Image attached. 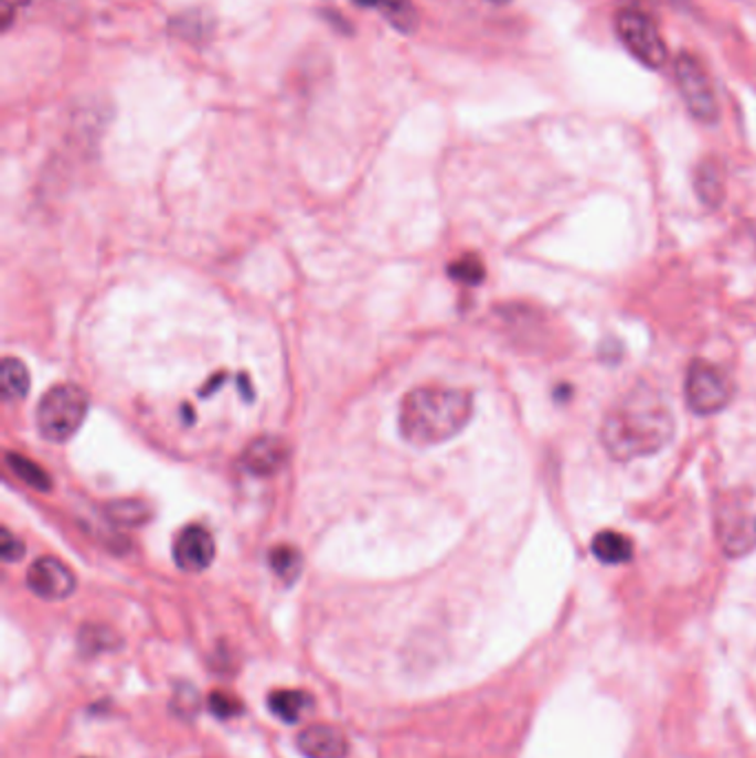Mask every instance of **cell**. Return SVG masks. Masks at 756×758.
<instances>
[{"mask_svg": "<svg viewBox=\"0 0 756 758\" xmlns=\"http://www.w3.org/2000/svg\"><path fill=\"white\" fill-rule=\"evenodd\" d=\"M298 749L305 758H347V734L329 723H316L298 734Z\"/></svg>", "mask_w": 756, "mask_h": 758, "instance_id": "cell-11", "label": "cell"}, {"mask_svg": "<svg viewBox=\"0 0 756 758\" xmlns=\"http://www.w3.org/2000/svg\"><path fill=\"white\" fill-rule=\"evenodd\" d=\"M632 542L617 533V531H604L599 535H595L593 540V555L608 566H619V564H628L632 559Z\"/></svg>", "mask_w": 756, "mask_h": 758, "instance_id": "cell-15", "label": "cell"}, {"mask_svg": "<svg viewBox=\"0 0 756 758\" xmlns=\"http://www.w3.org/2000/svg\"><path fill=\"white\" fill-rule=\"evenodd\" d=\"M732 397H734V384L725 375L723 369L705 360H694L688 366L685 399L692 413L714 415L723 410L732 402Z\"/></svg>", "mask_w": 756, "mask_h": 758, "instance_id": "cell-7", "label": "cell"}, {"mask_svg": "<svg viewBox=\"0 0 756 758\" xmlns=\"http://www.w3.org/2000/svg\"><path fill=\"white\" fill-rule=\"evenodd\" d=\"M714 533L721 551L732 559L756 551V477L718 497L714 509Z\"/></svg>", "mask_w": 756, "mask_h": 758, "instance_id": "cell-3", "label": "cell"}, {"mask_svg": "<svg viewBox=\"0 0 756 758\" xmlns=\"http://www.w3.org/2000/svg\"><path fill=\"white\" fill-rule=\"evenodd\" d=\"M89 395L76 384H56L39 402L36 424L47 441H70L85 424Z\"/></svg>", "mask_w": 756, "mask_h": 758, "instance_id": "cell-4", "label": "cell"}, {"mask_svg": "<svg viewBox=\"0 0 756 758\" xmlns=\"http://www.w3.org/2000/svg\"><path fill=\"white\" fill-rule=\"evenodd\" d=\"M213 557H215V542L204 526L191 524L178 533L173 542V559L180 570L191 573V575L204 573L213 564Z\"/></svg>", "mask_w": 756, "mask_h": 758, "instance_id": "cell-9", "label": "cell"}, {"mask_svg": "<svg viewBox=\"0 0 756 758\" xmlns=\"http://www.w3.org/2000/svg\"><path fill=\"white\" fill-rule=\"evenodd\" d=\"M6 461L10 466V470L21 479L25 481L30 488H36V490H50L52 485V479L50 474L32 459L19 455V452H8L6 455Z\"/></svg>", "mask_w": 756, "mask_h": 758, "instance_id": "cell-17", "label": "cell"}, {"mask_svg": "<svg viewBox=\"0 0 756 758\" xmlns=\"http://www.w3.org/2000/svg\"><path fill=\"white\" fill-rule=\"evenodd\" d=\"M694 191L705 206H710V209L721 206V202L725 197V180H723L721 167L714 160H703L696 167Z\"/></svg>", "mask_w": 756, "mask_h": 758, "instance_id": "cell-13", "label": "cell"}, {"mask_svg": "<svg viewBox=\"0 0 756 758\" xmlns=\"http://www.w3.org/2000/svg\"><path fill=\"white\" fill-rule=\"evenodd\" d=\"M289 461V446L285 439L265 435L251 441L242 452V466L251 474L271 477L280 472Z\"/></svg>", "mask_w": 756, "mask_h": 758, "instance_id": "cell-10", "label": "cell"}, {"mask_svg": "<svg viewBox=\"0 0 756 758\" xmlns=\"http://www.w3.org/2000/svg\"><path fill=\"white\" fill-rule=\"evenodd\" d=\"M30 6V0H0V19H3V32L12 28L19 12Z\"/></svg>", "mask_w": 756, "mask_h": 758, "instance_id": "cell-24", "label": "cell"}, {"mask_svg": "<svg viewBox=\"0 0 756 758\" xmlns=\"http://www.w3.org/2000/svg\"><path fill=\"white\" fill-rule=\"evenodd\" d=\"M209 709H211L217 718L226 720V718H233V716L242 714V701H239L237 696L228 694V692L213 690V692L209 694Z\"/></svg>", "mask_w": 756, "mask_h": 758, "instance_id": "cell-22", "label": "cell"}, {"mask_svg": "<svg viewBox=\"0 0 756 758\" xmlns=\"http://www.w3.org/2000/svg\"><path fill=\"white\" fill-rule=\"evenodd\" d=\"M492 3H509V0H492Z\"/></svg>", "mask_w": 756, "mask_h": 758, "instance_id": "cell-25", "label": "cell"}, {"mask_svg": "<svg viewBox=\"0 0 756 758\" xmlns=\"http://www.w3.org/2000/svg\"><path fill=\"white\" fill-rule=\"evenodd\" d=\"M674 435V413L668 397L650 386H632L610 406L601 421V444L617 461L659 452Z\"/></svg>", "mask_w": 756, "mask_h": 758, "instance_id": "cell-1", "label": "cell"}, {"mask_svg": "<svg viewBox=\"0 0 756 758\" xmlns=\"http://www.w3.org/2000/svg\"><path fill=\"white\" fill-rule=\"evenodd\" d=\"M0 555H3V559L8 564H14V562L23 559V555H25L23 542L19 537H14L8 529L3 531V546H0Z\"/></svg>", "mask_w": 756, "mask_h": 758, "instance_id": "cell-23", "label": "cell"}, {"mask_svg": "<svg viewBox=\"0 0 756 758\" xmlns=\"http://www.w3.org/2000/svg\"><path fill=\"white\" fill-rule=\"evenodd\" d=\"M107 515L114 524L120 526H142L151 517V511L145 505V501H114Z\"/></svg>", "mask_w": 756, "mask_h": 758, "instance_id": "cell-19", "label": "cell"}, {"mask_svg": "<svg viewBox=\"0 0 756 758\" xmlns=\"http://www.w3.org/2000/svg\"><path fill=\"white\" fill-rule=\"evenodd\" d=\"M472 417V395L461 388L422 386L402 399L400 433L417 446L430 448L457 437Z\"/></svg>", "mask_w": 756, "mask_h": 758, "instance_id": "cell-2", "label": "cell"}, {"mask_svg": "<svg viewBox=\"0 0 756 758\" xmlns=\"http://www.w3.org/2000/svg\"><path fill=\"white\" fill-rule=\"evenodd\" d=\"M111 641H116V634H111L107 628L87 626V628L81 632V648H83L85 652H89V654L111 650Z\"/></svg>", "mask_w": 756, "mask_h": 758, "instance_id": "cell-21", "label": "cell"}, {"mask_svg": "<svg viewBox=\"0 0 756 758\" xmlns=\"http://www.w3.org/2000/svg\"><path fill=\"white\" fill-rule=\"evenodd\" d=\"M448 276L461 285H468V287H475V285H481L483 282V276H486V269H483V263L472 256V253H468V256H461L459 260H455L450 267H448Z\"/></svg>", "mask_w": 756, "mask_h": 758, "instance_id": "cell-20", "label": "cell"}, {"mask_svg": "<svg viewBox=\"0 0 756 758\" xmlns=\"http://www.w3.org/2000/svg\"><path fill=\"white\" fill-rule=\"evenodd\" d=\"M615 30L626 50L648 70H661L668 61V47L657 23L639 10H621L615 17Z\"/></svg>", "mask_w": 756, "mask_h": 758, "instance_id": "cell-5", "label": "cell"}, {"mask_svg": "<svg viewBox=\"0 0 756 758\" xmlns=\"http://www.w3.org/2000/svg\"><path fill=\"white\" fill-rule=\"evenodd\" d=\"M269 709L285 723H298L302 714L313 705V698L305 690H276L267 698Z\"/></svg>", "mask_w": 756, "mask_h": 758, "instance_id": "cell-14", "label": "cell"}, {"mask_svg": "<svg viewBox=\"0 0 756 758\" xmlns=\"http://www.w3.org/2000/svg\"><path fill=\"white\" fill-rule=\"evenodd\" d=\"M0 386H3V397L8 402L28 397L30 386H32L28 366L17 357H6L3 366H0Z\"/></svg>", "mask_w": 756, "mask_h": 758, "instance_id": "cell-16", "label": "cell"}, {"mask_svg": "<svg viewBox=\"0 0 756 758\" xmlns=\"http://www.w3.org/2000/svg\"><path fill=\"white\" fill-rule=\"evenodd\" d=\"M674 81L688 111L699 122L714 125L718 120V100L701 61L690 52H681L674 61Z\"/></svg>", "mask_w": 756, "mask_h": 758, "instance_id": "cell-6", "label": "cell"}, {"mask_svg": "<svg viewBox=\"0 0 756 758\" xmlns=\"http://www.w3.org/2000/svg\"><path fill=\"white\" fill-rule=\"evenodd\" d=\"M269 562H271L274 573L285 584H294L300 577L302 566H305L300 551H296L294 546H278V548H274L271 555H269Z\"/></svg>", "mask_w": 756, "mask_h": 758, "instance_id": "cell-18", "label": "cell"}, {"mask_svg": "<svg viewBox=\"0 0 756 758\" xmlns=\"http://www.w3.org/2000/svg\"><path fill=\"white\" fill-rule=\"evenodd\" d=\"M355 3L377 10L402 34H413L419 25L417 10L411 0H355Z\"/></svg>", "mask_w": 756, "mask_h": 758, "instance_id": "cell-12", "label": "cell"}, {"mask_svg": "<svg viewBox=\"0 0 756 758\" xmlns=\"http://www.w3.org/2000/svg\"><path fill=\"white\" fill-rule=\"evenodd\" d=\"M30 590L43 601H63L76 590V575L56 557H41L28 570Z\"/></svg>", "mask_w": 756, "mask_h": 758, "instance_id": "cell-8", "label": "cell"}]
</instances>
